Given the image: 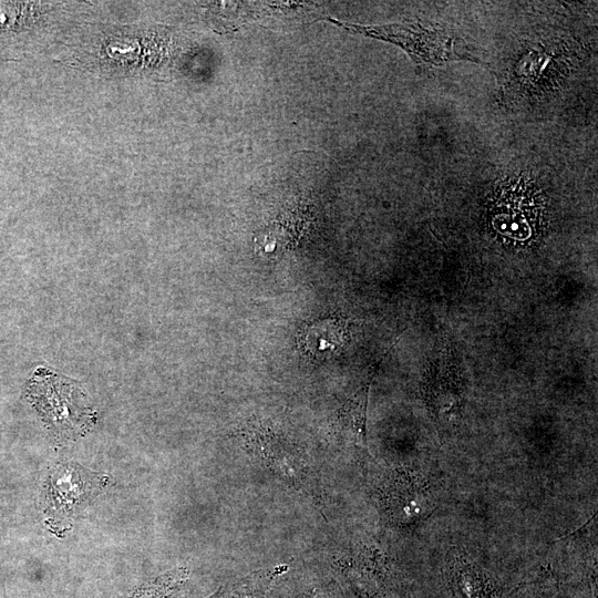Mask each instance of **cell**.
I'll return each mask as SVG.
<instances>
[{"label": "cell", "instance_id": "obj_1", "mask_svg": "<svg viewBox=\"0 0 598 598\" xmlns=\"http://www.w3.org/2000/svg\"><path fill=\"white\" fill-rule=\"evenodd\" d=\"M333 24L352 32L392 43L404 50L419 69L443 66L451 62L480 60L463 39L443 25L413 21L362 25L328 18Z\"/></svg>", "mask_w": 598, "mask_h": 598}, {"label": "cell", "instance_id": "obj_2", "mask_svg": "<svg viewBox=\"0 0 598 598\" xmlns=\"http://www.w3.org/2000/svg\"><path fill=\"white\" fill-rule=\"evenodd\" d=\"M29 395L45 421L66 436L81 433L92 424L93 412L83 392L74 383L40 370L29 386Z\"/></svg>", "mask_w": 598, "mask_h": 598}, {"label": "cell", "instance_id": "obj_3", "mask_svg": "<svg viewBox=\"0 0 598 598\" xmlns=\"http://www.w3.org/2000/svg\"><path fill=\"white\" fill-rule=\"evenodd\" d=\"M382 493L389 518L399 524L424 519L434 509L424 481L404 472L393 474Z\"/></svg>", "mask_w": 598, "mask_h": 598}, {"label": "cell", "instance_id": "obj_4", "mask_svg": "<svg viewBox=\"0 0 598 598\" xmlns=\"http://www.w3.org/2000/svg\"><path fill=\"white\" fill-rule=\"evenodd\" d=\"M48 506L60 517L72 515L101 486V478L74 464H63L50 475Z\"/></svg>", "mask_w": 598, "mask_h": 598}, {"label": "cell", "instance_id": "obj_5", "mask_svg": "<svg viewBox=\"0 0 598 598\" xmlns=\"http://www.w3.org/2000/svg\"><path fill=\"white\" fill-rule=\"evenodd\" d=\"M369 395V383L361 388L340 411L337 423L341 433L351 439L355 445L367 448L365 417Z\"/></svg>", "mask_w": 598, "mask_h": 598}]
</instances>
